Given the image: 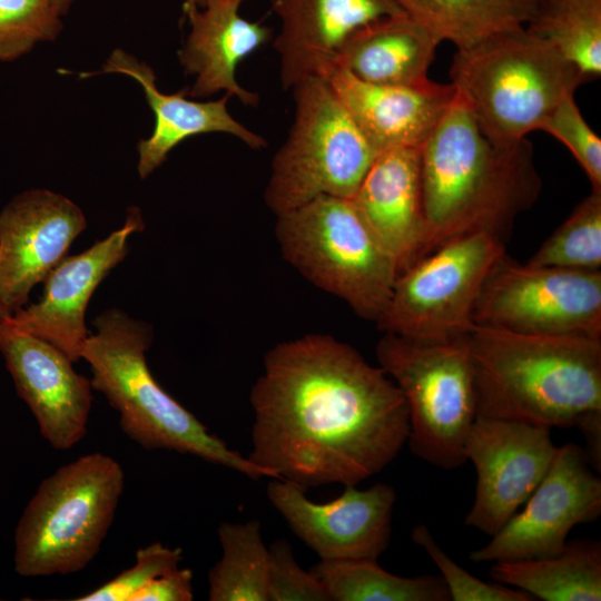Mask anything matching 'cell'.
<instances>
[{
  "mask_svg": "<svg viewBox=\"0 0 601 601\" xmlns=\"http://www.w3.org/2000/svg\"><path fill=\"white\" fill-rule=\"evenodd\" d=\"M250 462L303 490L357 485L406 444L408 411L377 365L328 334L273 346L250 391Z\"/></svg>",
  "mask_w": 601,
  "mask_h": 601,
  "instance_id": "obj_1",
  "label": "cell"
},
{
  "mask_svg": "<svg viewBox=\"0 0 601 601\" xmlns=\"http://www.w3.org/2000/svg\"><path fill=\"white\" fill-rule=\"evenodd\" d=\"M420 149L424 256L474 233H489L505 242L515 218L540 194L542 183L530 141L525 138L509 148L492 145L456 88Z\"/></svg>",
  "mask_w": 601,
  "mask_h": 601,
  "instance_id": "obj_2",
  "label": "cell"
},
{
  "mask_svg": "<svg viewBox=\"0 0 601 601\" xmlns=\"http://www.w3.org/2000/svg\"><path fill=\"white\" fill-rule=\"evenodd\" d=\"M464 339L477 416L571 428L601 414V337L473 324Z\"/></svg>",
  "mask_w": 601,
  "mask_h": 601,
  "instance_id": "obj_3",
  "label": "cell"
},
{
  "mask_svg": "<svg viewBox=\"0 0 601 601\" xmlns=\"http://www.w3.org/2000/svg\"><path fill=\"white\" fill-rule=\"evenodd\" d=\"M81 351L93 390L119 414L121 431L146 450H170L235 470L253 480L265 469L231 450L154 378L146 361L151 328L117 308L98 315Z\"/></svg>",
  "mask_w": 601,
  "mask_h": 601,
  "instance_id": "obj_4",
  "label": "cell"
},
{
  "mask_svg": "<svg viewBox=\"0 0 601 601\" xmlns=\"http://www.w3.org/2000/svg\"><path fill=\"white\" fill-rule=\"evenodd\" d=\"M450 77L482 134L499 148L539 130L560 101L589 80L524 26L457 50Z\"/></svg>",
  "mask_w": 601,
  "mask_h": 601,
  "instance_id": "obj_5",
  "label": "cell"
},
{
  "mask_svg": "<svg viewBox=\"0 0 601 601\" xmlns=\"http://www.w3.org/2000/svg\"><path fill=\"white\" fill-rule=\"evenodd\" d=\"M124 482L121 465L99 452L42 480L14 530L16 572L37 578L85 569L108 533Z\"/></svg>",
  "mask_w": 601,
  "mask_h": 601,
  "instance_id": "obj_6",
  "label": "cell"
},
{
  "mask_svg": "<svg viewBox=\"0 0 601 601\" xmlns=\"http://www.w3.org/2000/svg\"><path fill=\"white\" fill-rule=\"evenodd\" d=\"M275 236L283 258L309 283L378 321L398 270L351 199L319 196L277 215Z\"/></svg>",
  "mask_w": 601,
  "mask_h": 601,
  "instance_id": "obj_7",
  "label": "cell"
},
{
  "mask_svg": "<svg viewBox=\"0 0 601 601\" xmlns=\"http://www.w3.org/2000/svg\"><path fill=\"white\" fill-rule=\"evenodd\" d=\"M290 90L294 121L264 190L275 216L319 196L351 199L380 154L325 78H308Z\"/></svg>",
  "mask_w": 601,
  "mask_h": 601,
  "instance_id": "obj_8",
  "label": "cell"
},
{
  "mask_svg": "<svg viewBox=\"0 0 601 601\" xmlns=\"http://www.w3.org/2000/svg\"><path fill=\"white\" fill-rule=\"evenodd\" d=\"M375 353L406 402L411 452L443 470L465 464V441L477 411L464 336L432 341L383 333Z\"/></svg>",
  "mask_w": 601,
  "mask_h": 601,
  "instance_id": "obj_9",
  "label": "cell"
},
{
  "mask_svg": "<svg viewBox=\"0 0 601 601\" xmlns=\"http://www.w3.org/2000/svg\"><path fill=\"white\" fill-rule=\"evenodd\" d=\"M505 252V242L489 233L440 246L397 276L377 328L421 339L463 337L484 280Z\"/></svg>",
  "mask_w": 601,
  "mask_h": 601,
  "instance_id": "obj_10",
  "label": "cell"
},
{
  "mask_svg": "<svg viewBox=\"0 0 601 601\" xmlns=\"http://www.w3.org/2000/svg\"><path fill=\"white\" fill-rule=\"evenodd\" d=\"M473 324L525 334L601 337V270L520 264L505 252L484 280Z\"/></svg>",
  "mask_w": 601,
  "mask_h": 601,
  "instance_id": "obj_11",
  "label": "cell"
},
{
  "mask_svg": "<svg viewBox=\"0 0 601 601\" xmlns=\"http://www.w3.org/2000/svg\"><path fill=\"white\" fill-rule=\"evenodd\" d=\"M482 548L470 552L475 563L558 555L578 524L601 514V479L583 447L558 446L554 459L526 502Z\"/></svg>",
  "mask_w": 601,
  "mask_h": 601,
  "instance_id": "obj_12",
  "label": "cell"
},
{
  "mask_svg": "<svg viewBox=\"0 0 601 601\" xmlns=\"http://www.w3.org/2000/svg\"><path fill=\"white\" fill-rule=\"evenodd\" d=\"M556 450L548 426L476 416L464 449L477 476L464 524L494 535L536 489Z\"/></svg>",
  "mask_w": 601,
  "mask_h": 601,
  "instance_id": "obj_13",
  "label": "cell"
},
{
  "mask_svg": "<svg viewBox=\"0 0 601 601\" xmlns=\"http://www.w3.org/2000/svg\"><path fill=\"white\" fill-rule=\"evenodd\" d=\"M272 505L289 528L321 560H377L391 540L395 490L376 483L356 485L327 503H315L305 490L279 479L266 489Z\"/></svg>",
  "mask_w": 601,
  "mask_h": 601,
  "instance_id": "obj_14",
  "label": "cell"
},
{
  "mask_svg": "<svg viewBox=\"0 0 601 601\" xmlns=\"http://www.w3.org/2000/svg\"><path fill=\"white\" fill-rule=\"evenodd\" d=\"M86 228L81 209L46 189L17 195L0 213V303L12 315L28 303Z\"/></svg>",
  "mask_w": 601,
  "mask_h": 601,
  "instance_id": "obj_15",
  "label": "cell"
},
{
  "mask_svg": "<svg viewBox=\"0 0 601 601\" xmlns=\"http://www.w3.org/2000/svg\"><path fill=\"white\" fill-rule=\"evenodd\" d=\"M0 353L16 391L55 450H69L87 434L90 380L52 344L0 321Z\"/></svg>",
  "mask_w": 601,
  "mask_h": 601,
  "instance_id": "obj_16",
  "label": "cell"
},
{
  "mask_svg": "<svg viewBox=\"0 0 601 601\" xmlns=\"http://www.w3.org/2000/svg\"><path fill=\"white\" fill-rule=\"evenodd\" d=\"M144 227L140 213H128L124 226L87 250L65 257L45 279L41 299L6 317L17 328L37 336L65 353L73 363L81 358L88 337L85 314L91 295L104 278L124 260L131 234Z\"/></svg>",
  "mask_w": 601,
  "mask_h": 601,
  "instance_id": "obj_17",
  "label": "cell"
},
{
  "mask_svg": "<svg viewBox=\"0 0 601 601\" xmlns=\"http://www.w3.org/2000/svg\"><path fill=\"white\" fill-rule=\"evenodd\" d=\"M280 28L274 39L285 90L326 78L345 41L381 18L404 13L395 0H269Z\"/></svg>",
  "mask_w": 601,
  "mask_h": 601,
  "instance_id": "obj_18",
  "label": "cell"
},
{
  "mask_svg": "<svg viewBox=\"0 0 601 601\" xmlns=\"http://www.w3.org/2000/svg\"><path fill=\"white\" fill-rule=\"evenodd\" d=\"M351 200L394 259L398 275L423 258L426 226L420 148L381 151Z\"/></svg>",
  "mask_w": 601,
  "mask_h": 601,
  "instance_id": "obj_19",
  "label": "cell"
},
{
  "mask_svg": "<svg viewBox=\"0 0 601 601\" xmlns=\"http://www.w3.org/2000/svg\"><path fill=\"white\" fill-rule=\"evenodd\" d=\"M244 0H208L201 8L184 4L190 30L179 61L195 77L189 96L208 97L219 91L236 97L245 106L259 104L257 92L236 80L239 63L272 38L267 26L239 13Z\"/></svg>",
  "mask_w": 601,
  "mask_h": 601,
  "instance_id": "obj_20",
  "label": "cell"
},
{
  "mask_svg": "<svg viewBox=\"0 0 601 601\" xmlns=\"http://www.w3.org/2000/svg\"><path fill=\"white\" fill-rule=\"evenodd\" d=\"M325 79L378 152L421 148L455 95L453 83L373 85L342 68H334Z\"/></svg>",
  "mask_w": 601,
  "mask_h": 601,
  "instance_id": "obj_21",
  "label": "cell"
},
{
  "mask_svg": "<svg viewBox=\"0 0 601 601\" xmlns=\"http://www.w3.org/2000/svg\"><path fill=\"white\" fill-rule=\"evenodd\" d=\"M110 72L122 73L137 80L156 117L152 134L138 144V173L141 178L158 168L177 145L195 135H231L252 149H263L268 145L265 137L249 130L229 114L228 95L225 93L217 100L199 102L187 99L184 91L161 92L156 86L152 69L124 50H115L100 71L81 76Z\"/></svg>",
  "mask_w": 601,
  "mask_h": 601,
  "instance_id": "obj_22",
  "label": "cell"
},
{
  "mask_svg": "<svg viewBox=\"0 0 601 601\" xmlns=\"http://www.w3.org/2000/svg\"><path fill=\"white\" fill-rule=\"evenodd\" d=\"M439 43L407 13L390 16L356 30L343 45L334 68L373 85L418 86L430 80L427 71Z\"/></svg>",
  "mask_w": 601,
  "mask_h": 601,
  "instance_id": "obj_23",
  "label": "cell"
},
{
  "mask_svg": "<svg viewBox=\"0 0 601 601\" xmlns=\"http://www.w3.org/2000/svg\"><path fill=\"white\" fill-rule=\"evenodd\" d=\"M497 583L544 601L601 600V544L585 539L566 542L554 556L493 562Z\"/></svg>",
  "mask_w": 601,
  "mask_h": 601,
  "instance_id": "obj_24",
  "label": "cell"
},
{
  "mask_svg": "<svg viewBox=\"0 0 601 601\" xmlns=\"http://www.w3.org/2000/svg\"><path fill=\"white\" fill-rule=\"evenodd\" d=\"M405 13L422 23L440 42L457 50L523 27L532 18L538 0H395Z\"/></svg>",
  "mask_w": 601,
  "mask_h": 601,
  "instance_id": "obj_25",
  "label": "cell"
},
{
  "mask_svg": "<svg viewBox=\"0 0 601 601\" xmlns=\"http://www.w3.org/2000/svg\"><path fill=\"white\" fill-rule=\"evenodd\" d=\"M377 560H321L312 571L331 601H450L441 575L400 577Z\"/></svg>",
  "mask_w": 601,
  "mask_h": 601,
  "instance_id": "obj_26",
  "label": "cell"
},
{
  "mask_svg": "<svg viewBox=\"0 0 601 601\" xmlns=\"http://www.w3.org/2000/svg\"><path fill=\"white\" fill-rule=\"evenodd\" d=\"M217 534L223 555L208 572V599L268 601L269 551L260 522H223Z\"/></svg>",
  "mask_w": 601,
  "mask_h": 601,
  "instance_id": "obj_27",
  "label": "cell"
},
{
  "mask_svg": "<svg viewBox=\"0 0 601 601\" xmlns=\"http://www.w3.org/2000/svg\"><path fill=\"white\" fill-rule=\"evenodd\" d=\"M588 79L601 73V0H538L525 27Z\"/></svg>",
  "mask_w": 601,
  "mask_h": 601,
  "instance_id": "obj_28",
  "label": "cell"
},
{
  "mask_svg": "<svg viewBox=\"0 0 601 601\" xmlns=\"http://www.w3.org/2000/svg\"><path fill=\"white\" fill-rule=\"evenodd\" d=\"M526 264L573 270L601 268V191L592 190Z\"/></svg>",
  "mask_w": 601,
  "mask_h": 601,
  "instance_id": "obj_29",
  "label": "cell"
},
{
  "mask_svg": "<svg viewBox=\"0 0 601 601\" xmlns=\"http://www.w3.org/2000/svg\"><path fill=\"white\" fill-rule=\"evenodd\" d=\"M55 0H0V61L19 58L61 29Z\"/></svg>",
  "mask_w": 601,
  "mask_h": 601,
  "instance_id": "obj_30",
  "label": "cell"
},
{
  "mask_svg": "<svg viewBox=\"0 0 601 601\" xmlns=\"http://www.w3.org/2000/svg\"><path fill=\"white\" fill-rule=\"evenodd\" d=\"M439 568L452 601H533L529 593L501 583H489L472 575L453 561L436 543L428 528L416 524L411 533Z\"/></svg>",
  "mask_w": 601,
  "mask_h": 601,
  "instance_id": "obj_31",
  "label": "cell"
},
{
  "mask_svg": "<svg viewBox=\"0 0 601 601\" xmlns=\"http://www.w3.org/2000/svg\"><path fill=\"white\" fill-rule=\"evenodd\" d=\"M539 130L562 142L587 174L592 190L601 191V139L584 120L574 93L566 95L560 101Z\"/></svg>",
  "mask_w": 601,
  "mask_h": 601,
  "instance_id": "obj_32",
  "label": "cell"
},
{
  "mask_svg": "<svg viewBox=\"0 0 601 601\" xmlns=\"http://www.w3.org/2000/svg\"><path fill=\"white\" fill-rule=\"evenodd\" d=\"M180 548H168L154 542L137 550L135 564L97 589L75 599L77 601H129L148 582L179 566Z\"/></svg>",
  "mask_w": 601,
  "mask_h": 601,
  "instance_id": "obj_33",
  "label": "cell"
},
{
  "mask_svg": "<svg viewBox=\"0 0 601 601\" xmlns=\"http://www.w3.org/2000/svg\"><path fill=\"white\" fill-rule=\"evenodd\" d=\"M268 551V601H331L319 578L297 563L288 541L276 540Z\"/></svg>",
  "mask_w": 601,
  "mask_h": 601,
  "instance_id": "obj_34",
  "label": "cell"
},
{
  "mask_svg": "<svg viewBox=\"0 0 601 601\" xmlns=\"http://www.w3.org/2000/svg\"><path fill=\"white\" fill-rule=\"evenodd\" d=\"M193 599V571L177 566L148 582L129 601H190Z\"/></svg>",
  "mask_w": 601,
  "mask_h": 601,
  "instance_id": "obj_35",
  "label": "cell"
},
{
  "mask_svg": "<svg viewBox=\"0 0 601 601\" xmlns=\"http://www.w3.org/2000/svg\"><path fill=\"white\" fill-rule=\"evenodd\" d=\"M71 1L72 0H55L56 4L62 13L66 11L67 7L70 4Z\"/></svg>",
  "mask_w": 601,
  "mask_h": 601,
  "instance_id": "obj_36",
  "label": "cell"
},
{
  "mask_svg": "<svg viewBox=\"0 0 601 601\" xmlns=\"http://www.w3.org/2000/svg\"><path fill=\"white\" fill-rule=\"evenodd\" d=\"M208 0H184V4H190L196 7H204Z\"/></svg>",
  "mask_w": 601,
  "mask_h": 601,
  "instance_id": "obj_37",
  "label": "cell"
},
{
  "mask_svg": "<svg viewBox=\"0 0 601 601\" xmlns=\"http://www.w3.org/2000/svg\"><path fill=\"white\" fill-rule=\"evenodd\" d=\"M10 316V314L4 309V307L0 303V321Z\"/></svg>",
  "mask_w": 601,
  "mask_h": 601,
  "instance_id": "obj_38",
  "label": "cell"
}]
</instances>
